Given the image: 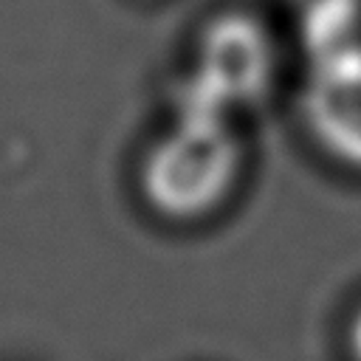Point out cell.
Instances as JSON below:
<instances>
[{
  "mask_svg": "<svg viewBox=\"0 0 361 361\" xmlns=\"http://www.w3.org/2000/svg\"><path fill=\"white\" fill-rule=\"evenodd\" d=\"M243 147L228 118L178 116L141 161V195L166 220H200L237 186Z\"/></svg>",
  "mask_w": 361,
  "mask_h": 361,
  "instance_id": "6da1fadb",
  "label": "cell"
},
{
  "mask_svg": "<svg viewBox=\"0 0 361 361\" xmlns=\"http://www.w3.org/2000/svg\"><path fill=\"white\" fill-rule=\"evenodd\" d=\"M274 59V39L259 17L248 11H223L200 31L189 82L231 110L268 93Z\"/></svg>",
  "mask_w": 361,
  "mask_h": 361,
  "instance_id": "7a4b0ae2",
  "label": "cell"
},
{
  "mask_svg": "<svg viewBox=\"0 0 361 361\" xmlns=\"http://www.w3.org/2000/svg\"><path fill=\"white\" fill-rule=\"evenodd\" d=\"M302 118L313 141L338 164L361 169V42L310 59Z\"/></svg>",
  "mask_w": 361,
  "mask_h": 361,
  "instance_id": "3957f363",
  "label": "cell"
},
{
  "mask_svg": "<svg viewBox=\"0 0 361 361\" xmlns=\"http://www.w3.org/2000/svg\"><path fill=\"white\" fill-rule=\"evenodd\" d=\"M347 350L353 361H361V307L353 313L350 327H347Z\"/></svg>",
  "mask_w": 361,
  "mask_h": 361,
  "instance_id": "277c9868",
  "label": "cell"
},
{
  "mask_svg": "<svg viewBox=\"0 0 361 361\" xmlns=\"http://www.w3.org/2000/svg\"><path fill=\"white\" fill-rule=\"evenodd\" d=\"M296 3H299V6H305V3H313V0H296Z\"/></svg>",
  "mask_w": 361,
  "mask_h": 361,
  "instance_id": "5b68a950",
  "label": "cell"
}]
</instances>
